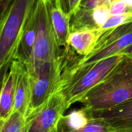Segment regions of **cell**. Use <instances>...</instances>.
<instances>
[{"label": "cell", "instance_id": "cell-1", "mask_svg": "<svg viewBox=\"0 0 132 132\" xmlns=\"http://www.w3.org/2000/svg\"><path fill=\"white\" fill-rule=\"evenodd\" d=\"M132 99V56L124 55L112 72L81 101L86 111L111 108Z\"/></svg>", "mask_w": 132, "mask_h": 132}, {"label": "cell", "instance_id": "cell-2", "mask_svg": "<svg viewBox=\"0 0 132 132\" xmlns=\"http://www.w3.org/2000/svg\"><path fill=\"white\" fill-rule=\"evenodd\" d=\"M37 0H13L0 21V68L15 59L27 20Z\"/></svg>", "mask_w": 132, "mask_h": 132}, {"label": "cell", "instance_id": "cell-3", "mask_svg": "<svg viewBox=\"0 0 132 132\" xmlns=\"http://www.w3.org/2000/svg\"><path fill=\"white\" fill-rule=\"evenodd\" d=\"M53 0H37L34 6L37 34L32 57L26 66L32 72L40 65L62 56L52 20Z\"/></svg>", "mask_w": 132, "mask_h": 132}, {"label": "cell", "instance_id": "cell-4", "mask_svg": "<svg viewBox=\"0 0 132 132\" xmlns=\"http://www.w3.org/2000/svg\"><path fill=\"white\" fill-rule=\"evenodd\" d=\"M123 54L119 53L100 61L81 75L60 82L57 91L63 96L68 108L81 102L90 90L101 82L116 67Z\"/></svg>", "mask_w": 132, "mask_h": 132}, {"label": "cell", "instance_id": "cell-5", "mask_svg": "<svg viewBox=\"0 0 132 132\" xmlns=\"http://www.w3.org/2000/svg\"><path fill=\"white\" fill-rule=\"evenodd\" d=\"M63 54L59 59L40 65L30 72V97L25 115L27 119L36 113L57 89L64 64Z\"/></svg>", "mask_w": 132, "mask_h": 132}, {"label": "cell", "instance_id": "cell-6", "mask_svg": "<svg viewBox=\"0 0 132 132\" xmlns=\"http://www.w3.org/2000/svg\"><path fill=\"white\" fill-rule=\"evenodd\" d=\"M68 109L63 96L56 91L36 113L26 119L24 132H57Z\"/></svg>", "mask_w": 132, "mask_h": 132}, {"label": "cell", "instance_id": "cell-7", "mask_svg": "<svg viewBox=\"0 0 132 132\" xmlns=\"http://www.w3.org/2000/svg\"><path fill=\"white\" fill-rule=\"evenodd\" d=\"M132 45V31L128 32L116 42L96 53L80 57L70 67L63 71L61 81H65L86 72L95 64L105 58L121 53Z\"/></svg>", "mask_w": 132, "mask_h": 132}, {"label": "cell", "instance_id": "cell-8", "mask_svg": "<svg viewBox=\"0 0 132 132\" xmlns=\"http://www.w3.org/2000/svg\"><path fill=\"white\" fill-rule=\"evenodd\" d=\"M90 119H99L117 132H132V99L111 108L86 111Z\"/></svg>", "mask_w": 132, "mask_h": 132}, {"label": "cell", "instance_id": "cell-9", "mask_svg": "<svg viewBox=\"0 0 132 132\" xmlns=\"http://www.w3.org/2000/svg\"><path fill=\"white\" fill-rule=\"evenodd\" d=\"M14 62L16 65L17 76L13 111H19L25 117L30 97V75L23 62L18 60H14Z\"/></svg>", "mask_w": 132, "mask_h": 132}, {"label": "cell", "instance_id": "cell-10", "mask_svg": "<svg viewBox=\"0 0 132 132\" xmlns=\"http://www.w3.org/2000/svg\"><path fill=\"white\" fill-rule=\"evenodd\" d=\"M105 31L98 27L72 31L67 46L72 48L81 57L86 56L92 52L97 41Z\"/></svg>", "mask_w": 132, "mask_h": 132}, {"label": "cell", "instance_id": "cell-11", "mask_svg": "<svg viewBox=\"0 0 132 132\" xmlns=\"http://www.w3.org/2000/svg\"><path fill=\"white\" fill-rule=\"evenodd\" d=\"M36 34L37 23L34 7L24 27L15 60L21 61L25 65L30 62L36 42Z\"/></svg>", "mask_w": 132, "mask_h": 132}, {"label": "cell", "instance_id": "cell-12", "mask_svg": "<svg viewBox=\"0 0 132 132\" xmlns=\"http://www.w3.org/2000/svg\"><path fill=\"white\" fill-rule=\"evenodd\" d=\"M16 76V65L14 60L10 65L0 94V118L5 120L14 109Z\"/></svg>", "mask_w": 132, "mask_h": 132}, {"label": "cell", "instance_id": "cell-13", "mask_svg": "<svg viewBox=\"0 0 132 132\" xmlns=\"http://www.w3.org/2000/svg\"><path fill=\"white\" fill-rule=\"evenodd\" d=\"M71 17L67 15L58 3L53 1L52 20L57 42L60 47H67L71 33Z\"/></svg>", "mask_w": 132, "mask_h": 132}, {"label": "cell", "instance_id": "cell-14", "mask_svg": "<svg viewBox=\"0 0 132 132\" xmlns=\"http://www.w3.org/2000/svg\"><path fill=\"white\" fill-rule=\"evenodd\" d=\"M90 118L86 110L82 109L73 110L67 115H64L59 124L61 132L77 130L85 126L90 121Z\"/></svg>", "mask_w": 132, "mask_h": 132}, {"label": "cell", "instance_id": "cell-15", "mask_svg": "<svg viewBox=\"0 0 132 132\" xmlns=\"http://www.w3.org/2000/svg\"><path fill=\"white\" fill-rule=\"evenodd\" d=\"M26 119L19 111H13L5 120L1 132H24Z\"/></svg>", "mask_w": 132, "mask_h": 132}, {"label": "cell", "instance_id": "cell-16", "mask_svg": "<svg viewBox=\"0 0 132 132\" xmlns=\"http://www.w3.org/2000/svg\"><path fill=\"white\" fill-rule=\"evenodd\" d=\"M59 132L60 130H59ZM67 132H117L105 122L99 119H91L85 126L74 131Z\"/></svg>", "mask_w": 132, "mask_h": 132}, {"label": "cell", "instance_id": "cell-17", "mask_svg": "<svg viewBox=\"0 0 132 132\" xmlns=\"http://www.w3.org/2000/svg\"><path fill=\"white\" fill-rule=\"evenodd\" d=\"M110 6L109 4H103L92 10V18L98 28H101L112 16Z\"/></svg>", "mask_w": 132, "mask_h": 132}, {"label": "cell", "instance_id": "cell-18", "mask_svg": "<svg viewBox=\"0 0 132 132\" xmlns=\"http://www.w3.org/2000/svg\"><path fill=\"white\" fill-rule=\"evenodd\" d=\"M58 3L62 10L72 18L77 13L82 0H53Z\"/></svg>", "mask_w": 132, "mask_h": 132}, {"label": "cell", "instance_id": "cell-19", "mask_svg": "<svg viewBox=\"0 0 132 132\" xmlns=\"http://www.w3.org/2000/svg\"><path fill=\"white\" fill-rule=\"evenodd\" d=\"M110 10L112 16L119 15L128 11L127 6L122 0H112Z\"/></svg>", "mask_w": 132, "mask_h": 132}, {"label": "cell", "instance_id": "cell-20", "mask_svg": "<svg viewBox=\"0 0 132 132\" xmlns=\"http://www.w3.org/2000/svg\"><path fill=\"white\" fill-rule=\"evenodd\" d=\"M112 0H82L79 9L92 10L99 5L103 4L110 5Z\"/></svg>", "mask_w": 132, "mask_h": 132}, {"label": "cell", "instance_id": "cell-21", "mask_svg": "<svg viewBox=\"0 0 132 132\" xmlns=\"http://www.w3.org/2000/svg\"><path fill=\"white\" fill-rule=\"evenodd\" d=\"M11 63H9V64L5 65L3 67L0 68V94H1V89H2L4 81H5L6 75H7L8 72H9V69H10Z\"/></svg>", "mask_w": 132, "mask_h": 132}, {"label": "cell", "instance_id": "cell-22", "mask_svg": "<svg viewBox=\"0 0 132 132\" xmlns=\"http://www.w3.org/2000/svg\"><path fill=\"white\" fill-rule=\"evenodd\" d=\"M12 1L13 0H0V21Z\"/></svg>", "mask_w": 132, "mask_h": 132}, {"label": "cell", "instance_id": "cell-23", "mask_svg": "<svg viewBox=\"0 0 132 132\" xmlns=\"http://www.w3.org/2000/svg\"><path fill=\"white\" fill-rule=\"evenodd\" d=\"M120 53L122 54H124V55H129L132 56V45L131 46L128 47V48L125 49V50H122V51Z\"/></svg>", "mask_w": 132, "mask_h": 132}, {"label": "cell", "instance_id": "cell-24", "mask_svg": "<svg viewBox=\"0 0 132 132\" xmlns=\"http://www.w3.org/2000/svg\"><path fill=\"white\" fill-rule=\"evenodd\" d=\"M127 6L128 10H132V0H122Z\"/></svg>", "mask_w": 132, "mask_h": 132}, {"label": "cell", "instance_id": "cell-25", "mask_svg": "<svg viewBox=\"0 0 132 132\" xmlns=\"http://www.w3.org/2000/svg\"><path fill=\"white\" fill-rule=\"evenodd\" d=\"M5 120H3V119H1V118H0V132H1V129H2V128L3 126V124H4V122H5Z\"/></svg>", "mask_w": 132, "mask_h": 132}, {"label": "cell", "instance_id": "cell-26", "mask_svg": "<svg viewBox=\"0 0 132 132\" xmlns=\"http://www.w3.org/2000/svg\"><path fill=\"white\" fill-rule=\"evenodd\" d=\"M57 132H59V129H58V131Z\"/></svg>", "mask_w": 132, "mask_h": 132}]
</instances>
